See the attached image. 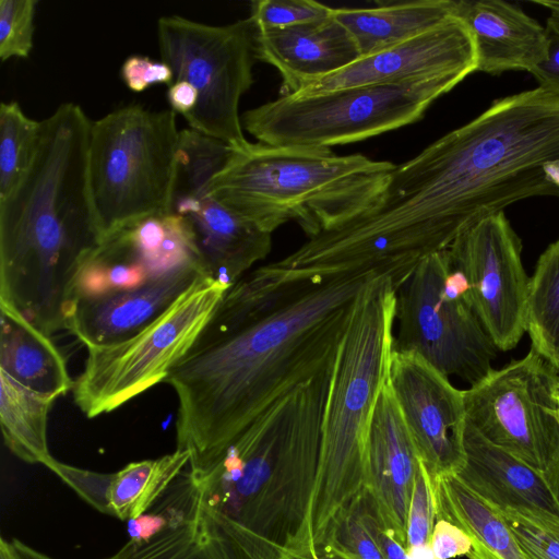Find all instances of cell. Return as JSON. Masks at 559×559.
Wrapping results in <instances>:
<instances>
[{
    "label": "cell",
    "mask_w": 559,
    "mask_h": 559,
    "mask_svg": "<svg viewBox=\"0 0 559 559\" xmlns=\"http://www.w3.org/2000/svg\"><path fill=\"white\" fill-rule=\"evenodd\" d=\"M393 350L420 356L445 377L471 385L492 371L497 347L450 264L448 249L423 258L396 289Z\"/></svg>",
    "instance_id": "cell-10"
},
{
    "label": "cell",
    "mask_w": 559,
    "mask_h": 559,
    "mask_svg": "<svg viewBox=\"0 0 559 559\" xmlns=\"http://www.w3.org/2000/svg\"><path fill=\"white\" fill-rule=\"evenodd\" d=\"M558 386L557 371L531 348L464 390L466 423L543 473L559 453Z\"/></svg>",
    "instance_id": "cell-13"
},
{
    "label": "cell",
    "mask_w": 559,
    "mask_h": 559,
    "mask_svg": "<svg viewBox=\"0 0 559 559\" xmlns=\"http://www.w3.org/2000/svg\"><path fill=\"white\" fill-rule=\"evenodd\" d=\"M453 0L378 1L372 8H333L360 57L433 29L454 16Z\"/></svg>",
    "instance_id": "cell-24"
},
{
    "label": "cell",
    "mask_w": 559,
    "mask_h": 559,
    "mask_svg": "<svg viewBox=\"0 0 559 559\" xmlns=\"http://www.w3.org/2000/svg\"><path fill=\"white\" fill-rule=\"evenodd\" d=\"M499 511L530 559H559V524L509 509Z\"/></svg>",
    "instance_id": "cell-33"
},
{
    "label": "cell",
    "mask_w": 559,
    "mask_h": 559,
    "mask_svg": "<svg viewBox=\"0 0 559 559\" xmlns=\"http://www.w3.org/2000/svg\"><path fill=\"white\" fill-rule=\"evenodd\" d=\"M233 147L191 128L179 131L169 213L187 226L206 274L233 286L271 252L272 234L240 217L209 191Z\"/></svg>",
    "instance_id": "cell-12"
},
{
    "label": "cell",
    "mask_w": 559,
    "mask_h": 559,
    "mask_svg": "<svg viewBox=\"0 0 559 559\" xmlns=\"http://www.w3.org/2000/svg\"><path fill=\"white\" fill-rule=\"evenodd\" d=\"M463 79L350 86L311 95H281L247 110L242 127L270 145L331 147L355 143L421 119Z\"/></svg>",
    "instance_id": "cell-8"
},
{
    "label": "cell",
    "mask_w": 559,
    "mask_h": 559,
    "mask_svg": "<svg viewBox=\"0 0 559 559\" xmlns=\"http://www.w3.org/2000/svg\"><path fill=\"white\" fill-rule=\"evenodd\" d=\"M157 41L175 81H186L198 92L195 107L185 117L189 127L233 147L245 145L239 103L253 83L257 59L250 17L218 26L162 16Z\"/></svg>",
    "instance_id": "cell-11"
},
{
    "label": "cell",
    "mask_w": 559,
    "mask_h": 559,
    "mask_svg": "<svg viewBox=\"0 0 559 559\" xmlns=\"http://www.w3.org/2000/svg\"><path fill=\"white\" fill-rule=\"evenodd\" d=\"M324 543L333 544L352 559H384L369 522L368 492L333 523Z\"/></svg>",
    "instance_id": "cell-30"
},
{
    "label": "cell",
    "mask_w": 559,
    "mask_h": 559,
    "mask_svg": "<svg viewBox=\"0 0 559 559\" xmlns=\"http://www.w3.org/2000/svg\"><path fill=\"white\" fill-rule=\"evenodd\" d=\"M559 197V92L495 100L466 124L396 165L378 203L344 235L364 260L414 265L518 201Z\"/></svg>",
    "instance_id": "cell-2"
},
{
    "label": "cell",
    "mask_w": 559,
    "mask_h": 559,
    "mask_svg": "<svg viewBox=\"0 0 559 559\" xmlns=\"http://www.w3.org/2000/svg\"><path fill=\"white\" fill-rule=\"evenodd\" d=\"M282 559H321L317 552V547L304 552L286 554Z\"/></svg>",
    "instance_id": "cell-44"
},
{
    "label": "cell",
    "mask_w": 559,
    "mask_h": 559,
    "mask_svg": "<svg viewBox=\"0 0 559 559\" xmlns=\"http://www.w3.org/2000/svg\"><path fill=\"white\" fill-rule=\"evenodd\" d=\"M257 59L282 78L281 95L296 94L306 84L337 72L360 58L348 31L332 15L285 28H255Z\"/></svg>",
    "instance_id": "cell-20"
},
{
    "label": "cell",
    "mask_w": 559,
    "mask_h": 559,
    "mask_svg": "<svg viewBox=\"0 0 559 559\" xmlns=\"http://www.w3.org/2000/svg\"><path fill=\"white\" fill-rule=\"evenodd\" d=\"M36 0H0V58H27L35 33Z\"/></svg>",
    "instance_id": "cell-31"
},
{
    "label": "cell",
    "mask_w": 559,
    "mask_h": 559,
    "mask_svg": "<svg viewBox=\"0 0 559 559\" xmlns=\"http://www.w3.org/2000/svg\"><path fill=\"white\" fill-rule=\"evenodd\" d=\"M332 11L313 0H255L249 17L257 29L285 28L326 19Z\"/></svg>",
    "instance_id": "cell-32"
},
{
    "label": "cell",
    "mask_w": 559,
    "mask_h": 559,
    "mask_svg": "<svg viewBox=\"0 0 559 559\" xmlns=\"http://www.w3.org/2000/svg\"><path fill=\"white\" fill-rule=\"evenodd\" d=\"M121 76L133 92H143L153 84H170L175 80L173 70L164 61L145 56H130L121 67Z\"/></svg>",
    "instance_id": "cell-37"
},
{
    "label": "cell",
    "mask_w": 559,
    "mask_h": 559,
    "mask_svg": "<svg viewBox=\"0 0 559 559\" xmlns=\"http://www.w3.org/2000/svg\"><path fill=\"white\" fill-rule=\"evenodd\" d=\"M477 69L476 50L466 26L455 16L440 26L317 79L296 94L311 95L350 86L404 84L459 76Z\"/></svg>",
    "instance_id": "cell-16"
},
{
    "label": "cell",
    "mask_w": 559,
    "mask_h": 559,
    "mask_svg": "<svg viewBox=\"0 0 559 559\" xmlns=\"http://www.w3.org/2000/svg\"><path fill=\"white\" fill-rule=\"evenodd\" d=\"M534 2L546 7L549 14L544 26L547 43L546 59L532 74L539 87L559 92V1L539 0Z\"/></svg>",
    "instance_id": "cell-36"
},
{
    "label": "cell",
    "mask_w": 559,
    "mask_h": 559,
    "mask_svg": "<svg viewBox=\"0 0 559 559\" xmlns=\"http://www.w3.org/2000/svg\"><path fill=\"white\" fill-rule=\"evenodd\" d=\"M317 552L321 559H352L340 548L330 543L319 545Z\"/></svg>",
    "instance_id": "cell-43"
},
{
    "label": "cell",
    "mask_w": 559,
    "mask_h": 559,
    "mask_svg": "<svg viewBox=\"0 0 559 559\" xmlns=\"http://www.w3.org/2000/svg\"><path fill=\"white\" fill-rule=\"evenodd\" d=\"M436 522L433 484L421 463L411 496L407 514V548L430 543Z\"/></svg>",
    "instance_id": "cell-35"
},
{
    "label": "cell",
    "mask_w": 559,
    "mask_h": 559,
    "mask_svg": "<svg viewBox=\"0 0 559 559\" xmlns=\"http://www.w3.org/2000/svg\"><path fill=\"white\" fill-rule=\"evenodd\" d=\"M381 273L296 277L265 265L230 286L165 382L177 449L200 473L277 400L335 361L361 292Z\"/></svg>",
    "instance_id": "cell-1"
},
{
    "label": "cell",
    "mask_w": 559,
    "mask_h": 559,
    "mask_svg": "<svg viewBox=\"0 0 559 559\" xmlns=\"http://www.w3.org/2000/svg\"><path fill=\"white\" fill-rule=\"evenodd\" d=\"M388 381L431 480L455 474L464 462V390L417 354L393 349Z\"/></svg>",
    "instance_id": "cell-15"
},
{
    "label": "cell",
    "mask_w": 559,
    "mask_h": 559,
    "mask_svg": "<svg viewBox=\"0 0 559 559\" xmlns=\"http://www.w3.org/2000/svg\"><path fill=\"white\" fill-rule=\"evenodd\" d=\"M464 462L455 475L498 510H513L559 524V507L544 474L485 439L467 423Z\"/></svg>",
    "instance_id": "cell-19"
},
{
    "label": "cell",
    "mask_w": 559,
    "mask_h": 559,
    "mask_svg": "<svg viewBox=\"0 0 559 559\" xmlns=\"http://www.w3.org/2000/svg\"><path fill=\"white\" fill-rule=\"evenodd\" d=\"M522 242L503 212L485 217L448 248L467 296L497 349L514 348L526 331L530 278Z\"/></svg>",
    "instance_id": "cell-14"
},
{
    "label": "cell",
    "mask_w": 559,
    "mask_h": 559,
    "mask_svg": "<svg viewBox=\"0 0 559 559\" xmlns=\"http://www.w3.org/2000/svg\"><path fill=\"white\" fill-rule=\"evenodd\" d=\"M556 409H557V416H558V420H559V386H558V390L556 393Z\"/></svg>",
    "instance_id": "cell-45"
},
{
    "label": "cell",
    "mask_w": 559,
    "mask_h": 559,
    "mask_svg": "<svg viewBox=\"0 0 559 559\" xmlns=\"http://www.w3.org/2000/svg\"><path fill=\"white\" fill-rule=\"evenodd\" d=\"M57 399L29 390L0 371V425L5 445L26 463L45 464L48 414Z\"/></svg>",
    "instance_id": "cell-26"
},
{
    "label": "cell",
    "mask_w": 559,
    "mask_h": 559,
    "mask_svg": "<svg viewBox=\"0 0 559 559\" xmlns=\"http://www.w3.org/2000/svg\"><path fill=\"white\" fill-rule=\"evenodd\" d=\"M178 142L171 109L130 104L92 121L88 186L103 238L140 219L169 213Z\"/></svg>",
    "instance_id": "cell-7"
},
{
    "label": "cell",
    "mask_w": 559,
    "mask_h": 559,
    "mask_svg": "<svg viewBox=\"0 0 559 559\" xmlns=\"http://www.w3.org/2000/svg\"><path fill=\"white\" fill-rule=\"evenodd\" d=\"M407 559H437L431 544H420L407 548Z\"/></svg>",
    "instance_id": "cell-42"
},
{
    "label": "cell",
    "mask_w": 559,
    "mask_h": 559,
    "mask_svg": "<svg viewBox=\"0 0 559 559\" xmlns=\"http://www.w3.org/2000/svg\"><path fill=\"white\" fill-rule=\"evenodd\" d=\"M454 16L468 29L476 71L500 74L533 72L547 55L544 27L519 7L501 0L455 1Z\"/></svg>",
    "instance_id": "cell-21"
},
{
    "label": "cell",
    "mask_w": 559,
    "mask_h": 559,
    "mask_svg": "<svg viewBox=\"0 0 559 559\" xmlns=\"http://www.w3.org/2000/svg\"><path fill=\"white\" fill-rule=\"evenodd\" d=\"M430 544L437 559H453L467 556L472 549L468 535L455 524L436 519Z\"/></svg>",
    "instance_id": "cell-38"
},
{
    "label": "cell",
    "mask_w": 559,
    "mask_h": 559,
    "mask_svg": "<svg viewBox=\"0 0 559 559\" xmlns=\"http://www.w3.org/2000/svg\"><path fill=\"white\" fill-rule=\"evenodd\" d=\"M0 371L15 382L56 399L73 390L66 359L49 335L0 301Z\"/></svg>",
    "instance_id": "cell-23"
},
{
    "label": "cell",
    "mask_w": 559,
    "mask_h": 559,
    "mask_svg": "<svg viewBox=\"0 0 559 559\" xmlns=\"http://www.w3.org/2000/svg\"><path fill=\"white\" fill-rule=\"evenodd\" d=\"M395 167L330 147L247 142L233 147L209 191L264 231L295 222L311 238L374 206Z\"/></svg>",
    "instance_id": "cell-5"
},
{
    "label": "cell",
    "mask_w": 559,
    "mask_h": 559,
    "mask_svg": "<svg viewBox=\"0 0 559 559\" xmlns=\"http://www.w3.org/2000/svg\"><path fill=\"white\" fill-rule=\"evenodd\" d=\"M526 331L532 349L559 371V239L540 254L530 278Z\"/></svg>",
    "instance_id": "cell-28"
},
{
    "label": "cell",
    "mask_w": 559,
    "mask_h": 559,
    "mask_svg": "<svg viewBox=\"0 0 559 559\" xmlns=\"http://www.w3.org/2000/svg\"><path fill=\"white\" fill-rule=\"evenodd\" d=\"M44 465L71 487L83 500L102 513L110 515L108 492L112 473L84 469L62 463L53 456Z\"/></svg>",
    "instance_id": "cell-34"
},
{
    "label": "cell",
    "mask_w": 559,
    "mask_h": 559,
    "mask_svg": "<svg viewBox=\"0 0 559 559\" xmlns=\"http://www.w3.org/2000/svg\"><path fill=\"white\" fill-rule=\"evenodd\" d=\"M543 474L559 507V453Z\"/></svg>",
    "instance_id": "cell-40"
},
{
    "label": "cell",
    "mask_w": 559,
    "mask_h": 559,
    "mask_svg": "<svg viewBox=\"0 0 559 559\" xmlns=\"http://www.w3.org/2000/svg\"><path fill=\"white\" fill-rule=\"evenodd\" d=\"M167 98L171 110L186 117L197 105L198 92L186 81H175L169 86Z\"/></svg>",
    "instance_id": "cell-39"
},
{
    "label": "cell",
    "mask_w": 559,
    "mask_h": 559,
    "mask_svg": "<svg viewBox=\"0 0 559 559\" xmlns=\"http://www.w3.org/2000/svg\"><path fill=\"white\" fill-rule=\"evenodd\" d=\"M432 484L436 519H444L468 535V559H530L501 512L455 474L439 476Z\"/></svg>",
    "instance_id": "cell-25"
},
{
    "label": "cell",
    "mask_w": 559,
    "mask_h": 559,
    "mask_svg": "<svg viewBox=\"0 0 559 559\" xmlns=\"http://www.w3.org/2000/svg\"><path fill=\"white\" fill-rule=\"evenodd\" d=\"M40 132L17 102L0 105V201L21 181L33 159Z\"/></svg>",
    "instance_id": "cell-29"
},
{
    "label": "cell",
    "mask_w": 559,
    "mask_h": 559,
    "mask_svg": "<svg viewBox=\"0 0 559 559\" xmlns=\"http://www.w3.org/2000/svg\"><path fill=\"white\" fill-rule=\"evenodd\" d=\"M396 288L378 275L359 295L335 357L325 401L312 506L316 546L368 488L367 442L372 412L388 381Z\"/></svg>",
    "instance_id": "cell-6"
},
{
    "label": "cell",
    "mask_w": 559,
    "mask_h": 559,
    "mask_svg": "<svg viewBox=\"0 0 559 559\" xmlns=\"http://www.w3.org/2000/svg\"><path fill=\"white\" fill-rule=\"evenodd\" d=\"M205 277L200 263H188L141 287L76 300L66 329L86 348L116 344L144 329Z\"/></svg>",
    "instance_id": "cell-18"
},
{
    "label": "cell",
    "mask_w": 559,
    "mask_h": 559,
    "mask_svg": "<svg viewBox=\"0 0 559 559\" xmlns=\"http://www.w3.org/2000/svg\"><path fill=\"white\" fill-rule=\"evenodd\" d=\"M334 362L277 400L200 473V559H282L317 547L312 506Z\"/></svg>",
    "instance_id": "cell-3"
},
{
    "label": "cell",
    "mask_w": 559,
    "mask_h": 559,
    "mask_svg": "<svg viewBox=\"0 0 559 559\" xmlns=\"http://www.w3.org/2000/svg\"><path fill=\"white\" fill-rule=\"evenodd\" d=\"M190 453L176 449L157 459L131 462L112 473L108 500L110 515L133 520L148 510L189 466Z\"/></svg>",
    "instance_id": "cell-27"
},
{
    "label": "cell",
    "mask_w": 559,
    "mask_h": 559,
    "mask_svg": "<svg viewBox=\"0 0 559 559\" xmlns=\"http://www.w3.org/2000/svg\"><path fill=\"white\" fill-rule=\"evenodd\" d=\"M91 126L80 105H59L0 201V301L49 336L66 329L75 277L103 239L88 186Z\"/></svg>",
    "instance_id": "cell-4"
},
{
    "label": "cell",
    "mask_w": 559,
    "mask_h": 559,
    "mask_svg": "<svg viewBox=\"0 0 559 559\" xmlns=\"http://www.w3.org/2000/svg\"><path fill=\"white\" fill-rule=\"evenodd\" d=\"M228 288L205 277L131 337L87 348L84 368L73 386L80 411L95 418L165 382Z\"/></svg>",
    "instance_id": "cell-9"
},
{
    "label": "cell",
    "mask_w": 559,
    "mask_h": 559,
    "mask_svg": "<svg viewBox=\"0 0 559 559\" xmlns=\"http://www.w3.org/2000/svg\"><path fill=\"white\" fill-rule=\"evenodd\" d=\"M367 457V492L377 515L407 548L408 507L421 461L389 381L372 412Z\"/></svg>",
    "instance_id": "cell-17"
},
{
    "label": "cell",
    "mask_w": 559,
    "mask_h": 559,
    "mask_svg": "<svg viewBox=\"0 0 559 559\" xmlns=\"http://www.w3.org/2000/svg\"><path fill=\"white\" fill-rule=\"evenodd\" d=\"M128 534L106 559H200L201 491L189 466L148 510L128 521Z\"/></svg>",
    "instance_id": "cell-22"
},
{
    "label": "cell",
    "mask_w": 559,
    "mask_h": 559,
    "mask_svg": "<svg viewBox=\"0 0 559 559\" xmlns=\"http://www.w3.org/2000/svg\"><path fill=\"white\" fill-rule=\"evenodd\" d=\"M14 547L17 559H53L32 547L22 543L19 539L11 540Z\"/></svg>",
    "instance_id": "cell-41"
}]
</instances>
